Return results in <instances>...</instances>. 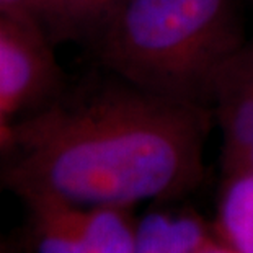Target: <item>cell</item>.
Here are the masks:
<instances>
[{"instance_id":"cell-1","label":"cell","mask_w":253,"mask_h":253,"mask_svg":"<svg viewBox=\"0 0 253 253\" xmlns=\"http://www.w3.org/2000/svg\"><path fill=\"white\" fill-rule=\"evenodd\" d=\"M212 110L150 93L100 67L15 118L0 188L21 203L118 206L170 201L204 175Z\"/></svg>"},{"instance_id":"cell-2","label":"cell","mask_w":253,"mask_h":253,"mask_svg":"<svg viewBox=\"0 0 253 253\" xmlns=\"http://www.w3.org/2000/svg\"><path fill=\"white\" fill-rule=\"evenodd\" d=\"M245 40L239 0H125L90 49L139 88L211 110L220 69Z\"/></svg>"},{"instance_id":"cell-3","label":"cell","mask_w":253,"mask_h":253,"mask_svg":"<svg viewBox=\"0 0 253 253\" xmlns=\"http://www.w3.org/2000/svg\"><path fill=\"white\" fill-rule=\"evenodd\" d=\"M23 206L33 253L136 252L139 219L131 208L59 201H31Z\"/></svg>"},{"instance_id":"cell-4","label":"cell","mask_w":253,"mask_h":253,"mask_svg":"<svg viewBox=\"0 0 253 253\" xmlns=\"http://www.w3.org/2000/svg\"><path fill=\"white\" fill-rule=\"evenodd\" d=\"M54 47L31 15L0 8V106L13 118L46 103L66 85Z\"/></svg>"},{"instance_id":"cell-5","label":"cell","mask_w":253,"mask_h":253,"mask_svg":"<svg viewBox=\"0 0 253 253\" xmlns=\"http://www.w3.org/2000/svg\"><path fill=\"white\" fill-rule=\"evenodd\" d=\"M211 110L220 131L222 173H229L253 149V38L245 40L220 69Z\"/></svg>"},{"instance_id":"cell-6","label":"cell","mask_w":253,"mask_h":253,"mask_svg":"<svg viewBox=\"0 0 253 253\" xmlns=\"http://www.w3.org/2000/svg\"><path fill=\"white\" fill-rule=\"evenodd\" d=\"M125 0H33L31 15L54 44H91Z\"/></svg>"},{"instance_id":"cell-7","label":"cell","mask_w":253,"mask_h":253,"mask_svg":"<svg viewBox=\"0 0 253 253\" xmlns=\"http://www.w3.org/2000/svg\"><path fill=\"white\" fill-rule=\"evenodd\" d=\"M222 176L212 232L237 253H253V169Z\"/></svg>"},{"instance_id":"cell-8","label":"cell","mask_w":253,"mask_h":253,"mask_svg":"<svg viewBox=\"0 0 253 253\" xmlns=\"http://www.w3.org/2000/svg\"><path fill=\"white\" fill-rule=\"evenodd\" d=\"M211 232L195 212L155 211L139 219L134 253H195Z\"/></svg>"},{"instance_id":"cell-9","label":"cell","mask_w":253,"mask_h":253,"mask_svg":"<svg viewBox=\"0 0 253 253\" xmlns=\"http://www.w3.org/2000/svg\"><path fill=\"white\" fill-rule=\"evenodd\" d=\"M195 253H237V252L225 245L224 242H220L214 235V232H211L206 237V240L198 247Z\"/></svg>"},{"instance_id":"cell-10","label":"cell","mask_w":253,"mask_h":253,"mask_svg":"<svg viewBox=\"0 0 253 253\" xmlns=\"http://www.w3.org/2000/svg\"><path fill=\"white\" fill-rule=\"evenodd\" d=\"M0 8H2V10H8V12L31 15L33 0H0ZM31 17H33V15H31Z\"/></svg>"},{"instance_id":"cell-11","label":"cell","mask_w":253,"mask_h":253,"mask_svg":"<svg viewBox=\"0 0 253 253\" xmlns=\"http://www.w3.org/2000/svg\"><path fill=\"white\" fill-rule=\"evenodd\" d=\"M15 118L10 115V113L0 106V147L5 144V141L10 136V131H12V125H13Z\"/></svg>"},{"instance_id":"cell-12","label":"cell","mask_w":253,"mask_h":253,"mask_svg":"<svg viewBox=\"0 0 253 253\" xmlns=\"http://www.w3.org/2000/svg\"><path fill=\"white\" fill-rule=\"evenodd\" d=\"M242 169H253V149H252V152H250L249 155H247L245 162L242 164L237 170H242ZM234 171H235V170H234ZM229 173H230V171H229ZM222 175H224V173H222Z\"/></svg>"},{"instance_id":"cell-13","label":"cell","mask_w":253,"mask_h":253,"mask_svg":"<svg viewBox=\"0 0 253 253\" xmlns=\"http://www.w3.org/2000/svg\"><path fill=\"white\" fill-rule=\"evenodd\" d=\"M0 253H7V249H5V244H3L2 232H0Z\"/></svg>"}]
</instances>
